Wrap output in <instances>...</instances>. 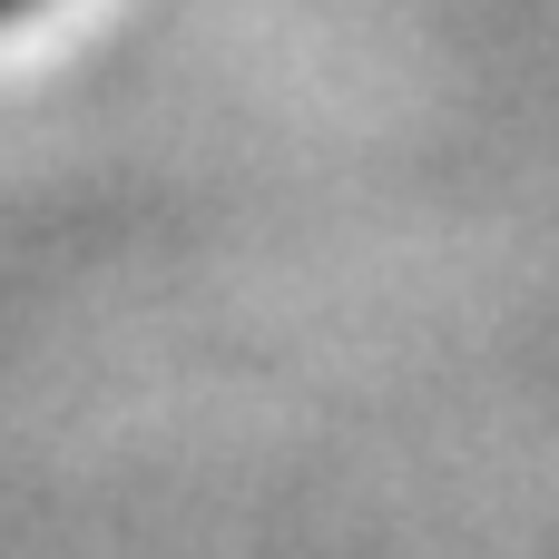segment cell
I'll list each match as a JSON object with an SVG mask.
<instances>
[{"instance_id":"obj_1","label":"cell","mask_w":559,"mask_h":559,"mask_svg":"<svg viewBox=\"0 0 559 559\" xmlns=\"http://www.w3.org/2000/svg\"><path fill=\"white\" fill-rule=\"evenodd\" d=\"M20 10H39V0H0V20H20Z\"/></svg>"}]
</instances>
